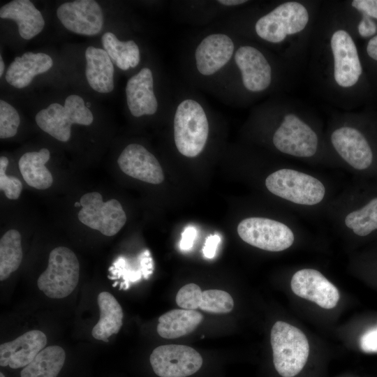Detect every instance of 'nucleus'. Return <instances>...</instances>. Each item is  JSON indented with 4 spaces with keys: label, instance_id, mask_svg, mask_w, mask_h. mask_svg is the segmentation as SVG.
<instances>
[{
    "label": "nucleus",
    "instance_id": "2f4dec72",
    "mask_svg": "<svg viewBox=\"0 0 377 377\" xmlns=\"http://www.w3.org/2000/svg\"><path fill=\"white\" fill-rule=\"evenodd\" d=\"M8 163L7 157H0V189L4 192L7 198L17 200L21 194L22 184L18 178L6 174Z\"/></svg>",
    "mask_w": 377,
    "mask_h": 377
},
{
    "label": "nucleus",
    "instance_id": "a211bd4d",
    "mask_svg": "<svg viewBox=\"0 0 377 377\" xmlns=\"http://www.w3.org/2000/svg\"><path fill=\"white\" fill-rule=\"evenodd\" d=\"M177 304L184 309L201 310L211 313H226L233 309L231 295L221 290H206L195 283H188L179 289L176 295Z\"/></svg>",
    "mask_w": 377,
    "mask_h": 377
},
{
    "label": "nucleus",
    "instance_id": "dca6fc26",
    "mask_svg": "<svg viewBox=\"0 0 377 377\" xmlns=\"http://www.w3.org/2000/svg\"><path fill=\"white\" fill-rule=\"evenodd\" d=\"M117 163L123 172L140 181L158 184L164 179L159 162L141 145H127L120 154Z\"/></svg>",
    "mask_w": 377,
    "mask_h": 377
},
{
    "label": "nucleus",
    "instance_id": "a878e982",
    "mask_svg": "<svg viewBox=\"0 0 377 377\" xmlns=\"http://www.w3.org/2000/svg\"><path fill=\"white\" fill-rule=\"evenodd\" d=\"M111 279L121 278V289H128L131 284L141 279H148L154 270L153 260L149 250H145L135 258L119 257L110 269Z\"/></svg>",
    "mask_w": 377,
    "mask_h": 377
},
{
    "label": "nucleus",
    "instance_id": "f03ea898",
    "mask_svg": "<svg viewBox=\"0 0 377 377\" xmlns=\"http://www.w3.org/2000/svg\"><path fill=\"white\" fill-rule=\"evenodd\" d=\"M334 24L329 29L325 39L327 73L334 89L346 94L357 85L363 68L356 43L346 29V24Z\"/></svg>",
    "mask_w": 377,
    "mask_h": 377
},
{
    "label": "nucleus",
    "instance_id": "aec40b11",
    "mask_svg": "<svg viewBox=\"0 0 377 377\" xmlns=\"http://www.w3.org/2000/svg\"><path fill=\"white\" fill-rule=\"evenodd\" d=\"M126 96L128 108L133 116L140 117L156 112L158 101L154 91L153 74L149 68H142L128 80Z\"/></svg>",
    "mask_w": 377,
    "mask_h": 377
},
{
    "label": "nucleus",
    "instance_id": "72a5a7b5",
    "mask_svg": "<svg viewBox=\"0 0 377 377\" xmlns=\"http://www.w3.org/2000/svg\"><path fill=\"white\" fill-rule=\"evenodd\" d=\"M350 6L357 11L377 20V0H353Z\"/></svg>",
    "mask_w": 377,
    "mask_h": 377
},
{
    "label": "nucleus",
    "instance_id": "ea45409f",
    "mask_svg": "<svg viewBox=\"0 0 377 377\" xmlns=\"http://www.w3.org/2000/svg\"><path fill=\"white\" fill-rule=\"evenodd\" d=\"M5 68V64L1 55L0 56V77L2 76Z\"/></svg>",
    "mask_w": 377,
    "mask_h": 377
},
{
    "label": "nucleus",
    "instance_id": "58836bf2",
    "mask_svg": "<svg viewBox=\"0 0 377 377\" xmlns=\"http://www.w3.org/2000/svg\"><path fill=\"white\" fill-rule=\"evenodd\" d=\"M217 2H219V3H221L222 5H224V6H238V5L244 4V3H246V2H248V1H245V0H219V1H217Z\"/></svg>",
    "mask_w": 377,
    "mask_h": 377
},
{
    "label": "nucleus",
    "instance_id": "f704fd0d",
    "mask_svg": "<svg viewBox=\"0 0 377 377\" xmlns=\"http://www.w3.org/2000/svg\"><path fill=\"white\" fill-rule=\"evenodd\" d=\"M357 31L362 38L373 37L376 33L377 25L372 18L362 13V18L357 25Z\"/></svg>",
    "mask_w": 377,
    "mask_h": 377
},
{
    "label": "nucleus",
    "instance_id": "f8f14e48",
    "mask_svg": "<svg viewBox=\"0 0 377 377\" xmlns=\"http://www.w3.org/2000/svg\"><path fill=\"white\" fill-rule=\"evenodd\" d=\"M330 141L337 154L354 169L364 171L373 165V148L365 135L356 127L341 126L335 128Z\"/></svg>",
    "mask_w": 377,
    "mask_h": 377
},
{
    "label": "nucleus",
    "instance_id": "39448f33",
    "mask_svg": "<svg viewBox=\"0 0 377 377\" xmlns=\"http://www.w3.org/2000/svg\"><path fill=\"white\" fill-rule=\"evenodd\" d=\"M93 120V114L85 105L83 98L75 94L67 96L64 105L51 103L35 117L40 129L61 142L70 139L73 124L89 126Z\"/></svg>",
    "mask_w": 377,
    "mask_h": 377
},
{
    "label": "nucleus",
    "instance_id": "9b49d317",
    "mask_svg": "<svg viewBox=\"0 0 377 377\" xmlns=\"http://www.w3.org/2000/svg\"><path fill=\"white\" fill-rule=\"evenodd\" d=\"M240 238L247 244L269 251H281L294 242V234L284 223L263 217H249L237 226Z\"/></svg>",
    "mask_w": 377,
    "mask_h": 377
},
{
    "label": "nucleus",
    "instance_id": "4c0bfd02",
    "mask_svg": "<svg viewBox=\"0 0 377 377\" xmlns=\"http://www.w3.org/2000/svg\"><path fill=\"white\" fill-rule=\"evenodd\" d=\"M366 51L371 59L377 61V34L369 40Z\"/></svg>",
    "mask_w": 377,
    "mask_h": 377
},
{
    "label": "nucleus",
    "instance_id": "b1692460",
    "mask_svg": "<svg viewBox=\"0 0 377 377\" xmlns=\"http://www.w3.org/2000/svg\"><path fill=\"white\" fill-rule=\"evenodd\" d=\"M100 318L91 330L92 337L108 342V338L117 334L122 326L124 313L115 297L107 291L101 292L97 297Z\"/></svg>",
    "mask_w": 377,
    "mask_h": 377
},
{
    "label": "nucleus",
    "instance_id": "20e7f679",
    "mask_svg": "<svg viewBox=\"0 0 377 377\" xmlns=\"http://www.w3.org/2000/svg\"><path fill=\"white\" fill-rule=\"evenodd\" d=\"M209 134V123L201 105L186 99L177 108L174 117V139L182 155L192 158L203 150Z\"/></svg>",
    "mask_w": 377,
    "mask_h": 377
},
{
    "label": "nucleus",
    "instance_id": "f257e3e1",
    "mask_svg": "<svg viewBox=\"0 0 377 377\" xmlns=\"http://www.w3.org/2000/svg\"><path fill=\"white\" fill-rule=\"evenodd\" d=\"M312 22V8L306 3L286 1L260 17L254 29L257 36L266 42L293 44L306 35Z\"/></svg>",
    "mask_w": 377,
    "mask_h": 377
},
{
    "label": "nucleus",
    "instance_id": "a19ab883",
    "mask_svg": "<svg viewBox=\"0 0 377 377\" xmlns=\"http://www.w3.org/2000/svg\"><path fill=\"white\" fill-rule=\"evenodd\" d=\"M0 377H6L5 374L2 371L0 372Z\"/></svg>",
    "mask_w": 377,
    "mask_h": 377
},
{
    "label": "nucleus",
    "instance_id": "4be33fe9",
    "mask_svg": "<svg viewBox=\"0 0 377 377\" xmlns=\"http://www.w3.org/2000/svg\"><path fill=\"white\" fill-rule=\"evenodd\" d=\"M0 17L15 21L22 38L30 40L40 33L45 26L41 13L29 0H13L0 9Z\"/></svg>",
    "mask_w": 377,
    "mask_h": 377
},
{
    "label": "nucleus",
    "instance_id": "423d86ee",
    "mask_svg": "<svg viewBox=\"0 0 377 377\" xmlns=\"http://www.w3.org/2000/svg\"><path fill=\"white\" fill-rule=\"evenodd\" d=\"M80 277V263L75 253L65 246L51 251L46 269L37 280V286L47 297L64 298L72 293Z\"/></svg>",
    "mask_w": 377,
    "mask_h": 377
},
{
    "label": "nucleus",
    "instance_id": "9d476101",
    "mask_svg": "<svg viewBox=\"0 0 377 377\" xmlns=\"http://www.w3.org/2000/svg\"><path fill=\"white\" fill-rule=\"evenodd\" d=\"M153 373L157 377H192L204 365L202 355L185 345H163L156 347L149 358Z\"/></svg>",
    "mask_w": 377,
    "mask_h": 377
},
{
    "label": "nucleus",
    "instance_id": "f3484780",
    "mask_svg": "<svg viewBox=\"0 0 377 377\" xmlns=\"http://www.w3.org/2000/svg\"><path fill=\"white\" fill-rule=\"evenodd\" d=\"M46 335L31 330L0 346V366L12 369H22L31 362L47 345Z\"/></svg>",
    "mask_w": 377,
    "mask_h": 377
},
{
    "label": "nucleus",
    "instance_id": "7c9ffc66",
    "mask_svg": "<svg viewBox=\"0 0 377 377\" xmlns=\"http://www.w3.org/2000/svg\"><path fill=\"white\" fill-rule=\"evenodd\" d=\"M20 124L16 109L3 100L0 101V138H9L16 135Z\"/></svg>",
    "mask_w": 377,
    "mask_h": 377
},
{
    "label": "nucleus",
    "instance_id": "393cba45",
    "mask_svg": "<svg viewBox=\"0 0 377 377\" xmlns=\"http://www.w3.org/2000/svg\"><path fill=\"white\" fill-rule=\"evenodd\" d=\"M50 157V151L46 148L38 151L26 152L20 157L19 169L29 186L39 190L47 189L52 186L53 177L45 166Z\"/></svg>",
    "mask_w": 377,
    "mask_h": 377
},
{
    "label": "nucleus",
    "instance_id": "473e14b6",
    "mask_svg": "<svg viewBox=\"0 0 377 377\" xmlns=\"http://www.w3.org/2000/svg\"><path fill=\"white\" fill-rule=\"evenodd\" d=\"M360 346L365 353H377V325L363 333L360 339Z\"/></svg>",
    "mask_w": 377,
    "mask_h": 377
},
{
    "label": "nucleus",
    "instance_id": "1a4fd4ad",
    "mask_svg": "<svg viewBox=\"0 0 377 377\" xmlns=\"http://www.w3.org/2000/svg\"><path fill=\"white\" fill-rule=\"evenodd\" d=\"M80 204L82 208L77 214L79 221L105 236H114L126 222V215L121 203L116 199L104 202L98 192L84 194Z\"/></svg>",
    "mask_w": 377,
    "mask_h": 377
},
{
    "label": "nucleus",
    "instance_id": "e433bc0d",
    "mask_svg": "<svg viewBox=\"0 0 377 377\" xmlns=\"http://www.w3.org/2000/svg\"><path fill=\"white\" fill-rule=\"evenodd\" d=\"M221 242V237L219 235H212L207 237L202 252L205 258H213L216 254L217 247Z\"/></svg>",
    "mask_w": 377,
    "mask_h": 377
},
{
    "label": "nucleus",
    "instance_id": "0eeeda50",
    "mask_svg": "<svg viewBox=\"0 0 377 377\" xmlns=\"http://www.w3.org/2000/svg\"><path fill=\"white\" fill-rule=\"evenodd\" d=\"M288 105L272 136L274 146L280 152L295 157L309 158L317 151L318 137L312 127Z\"/></svg>",
    "mask_w": 377,
    "mask_h": 377
},
{
    "label": "nucleus",
    "instance_id": "ddd939ff",
    "mask_svg": "<svg viewBox=\"0 0 377 377\" xmlns=\"http://www.w3.org/2000/svg\"><path fill=\"white\" fill-rule=\"evenodd\" d=\"M57 16L66 29L85 36L100 33L104 22L102 8L94 0L65 2L58 7Z\"/></svg>",
    "mask_w": 377,
    "mask_h": 377
},
{
    "label": "nucleus",
    "instance_id": "412c9836",
    "mask_svg": "<svg viewBox=\"0 0 377 377\" xmlns=\"http://www.w3.org/2000/svg\"><path fill=\"white\" fill-rule=\"evenodd\" d=\"M53 65L52 58L43 52H25L10 64L6 80L11 86L22 89L27 87L34 77L48 71Z\"/></svg>",
    "mask_w": 377,
    "mask_h": 377
},
{
    "label": "nucleus",
    "instance_id": "bb28decb",
    "mask_svg": "<svg viewBox=\"0 0 377 377\" xmlns=\"http://www.w3.org/2000/svg\"><path fill=\"white\" fill-rule=\"evenodd\" d=\"M202 320L203 316L195 310L173 309L158 318L156 330L164 339H177L191 333Z\"/></svg>",
    "mask_w": 377,
    "mask_h": 377
},
{
    "label": "nucleus",
    "instance_id": "6ab92c4d",
    "mask_svg": "<svg viewBox=\"0 0 377 377\" xmlns=\"http://www.w3.org/2000/svg\"><path fill=\"white\" fill-rule=\"evenodd\" d=\"M232 39L223 34L205 37L195 52L196 67L203 75H211L223 67L234 53Z\"/></svg>",
    "mask_w": 377,
    "mask_h": 377
},
{
    "label": "nucleus",
    "instance_id": "2eb2a0df",
    "mask_svg": "<svg viewBox=\"0 0 377 377\" xmlns=\"http://www.w3.org/2000/svg\"><path fill=\"white\" fill-rule=\"evenodd\" d=\"M290 287L296 295L326 309L334 308L339 300V293L334 285L313 269L296 272L291 279Z\"/></svg>",
    "mask_w": 377,
    "mask_h": 377
},
{
    "label": "nucleus",
    "instance_id": "c85d7f7f",
    "mask_svg": "<svg viewBox=\"0 0 377 377\" xmlns=\"http://www.w3.org/2000/svg\"><path fill=\"white\" fill-rule=\"evenodd\" d=\"M21 235L15 229L8 230L0 239V280L15 272L22 260Z\"/></svg>",
    "mask_w": 377,
    "mask_h": 377
},
{
    "label": "nucleus",
    "instance_id": "6e6552de",
    "mask_svg": "<svg viewBox=\"0 0 377 377\" xmlns=\"http://www.w3.org/2000/svg\"><path fill=\"white\" fill-rule=\"evenodd\" d=\"M265 185L274 195L299 205H316L325 193V186L318 179L292 169L272 172L266 178Z\"/></svg>",
    "mask_w": 377,
    "mask_h": 377
},
{
    "label": "nucleus",
    "instance_id": "7ed1b4c3",
    "mask_svg": "<svg viewBox=\"0 0 377 377\" xmlns=\"http://www.w3.org/2000/svg\"><path fill=\"white\" fill-rule=\"evenodd\" d=\"M273 364L282 377H294L304 367L309 353L305 334L298 328L277 321L271 330Z\"/></svg>",
    "mask_w": 377,
    "mask_h": 377
},
{
    "label": "nucleus",
    "instance_id": "c9c22d12",
    "mask_svg": "<svg viewBox=\"0 0 377 377\" xmlns=\"http://www.w3.org/2000/svg\"><path fill=\"white\" fill-rule=\"evenodd\" d=\"M197 236V230L193 226L186 227L182 233L179 247L182 251L190 250Z\"/></svg>",
    "mask_w": 377,
    "mask_h": 377
},
{
    "label": "nucleus",
    "instance_id": "c756f323",
    "mask_svg": "<svg viewBox=\"0 0 377 377\" xmlns=\"http://www.w3.org/2000/svg\"><path fill=\"white\" fill-rule=\"evenodd\" d=\"M345 224L355 235L361 237L377 231V195L347 214Z\"/></svg>",
    "mask_w": 377,
    "mask_h": 377
},
{
    "label": "nucleus",
    "instance_id": "5701e85b",
    "mask_svg": "<svg viewBox=\"0 0 377 377\" xmlns=\"http://www.w3.org/2000/svg\"><path fill=\"white\" fill-rule=\"evenodd\" d=\"M86 78L89 86L99 93L114 89V66L104 49L89 46L85 51Z\"/></svg>",
    "mask_w": 377,
    "mask_h": 377
},
{
    "label": "nucleus",
    "instance_id": "cd10ccee",
    "mask_svg": "<svg viewBox=\"0 0 377 377\" xmlns=\"http://www.w3.org/2000/svg\"><path fill=\"white\" fill-rule=\"evenodd\" d=\"M101 40L104 50L120 69L126 71L139 64L140 50L135 41H121L112 32L105 33Z\"/></svg>",
    "mask_w": 377,
    "mask_h": 377
},
{
    "label": "nucleus",
    "instance_id": "4468645a",
    "mask_svg": "<svg viewBox=\"0 0 377 377\" xmlns=\"http://www.w3.org/2000/svg\"><path fill=\"white\" fill-rule=\"evenodd\" d=\"M235 61L240 71L242 84L248 91L261 92L270 87L272 68L258 48L251 45L239 47L235 54Z\"/></svg>",
    "mask_w": 377,
    "mask_h": 377
}]
</instances>
